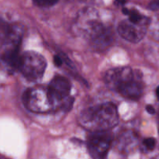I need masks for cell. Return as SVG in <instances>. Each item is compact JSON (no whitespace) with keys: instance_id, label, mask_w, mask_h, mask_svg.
<instances>
[{"instance_id":"cell-3","label":"cell","mask_w":159,"mask_h":159,"mask_svg":"<svg viewBox=\"0 0 159 159\" xmlns=\"http://www.w3.org/2000/svg\"><path fill=\"white\" fill-rule=\"evenodd\" d=\"M47 67L45 57L35 51H26L20 55L19 71L31 82H36L43 76Z\"/></svg>"},{"instance_id":"cell-18","label":"cell","mask_w":159,"mask_h":159,"mask_svg":"<svg viewBox=\"0 0 159 159\" xmlns=\"http://www.w3.org/2000/svg\"><path fill=\"white\" fill-rule=\"evenodd\" d=\"M118 3H121V4H124L125 0H116Z\"/></svg>"},{"instance_id":"cell-7","label":"cell","mask_w":159,"mask_h":159,"mask_svg":"<svg viewBox=\"0 0 159 159\" xmlns=\"http://www.w3.org/2000/svg\"><path fill=\"white\" fill-rule=\"evenodd\" d=\"M137 71L129 67H119L108 70L104 75V82L110 89L118 91V89L135 77Z\"/></svg>"},{"instance_id":"cell-13","label":"cell","mask_w":159,"mask_h":159,"mask_svg":"<svg viewBox=\"0 0 159 159\" xmlns=\"http://www.w3.org/2000/svg\"><path fill=\"white\" fill-rule=\"evenodd\" d=\"M143 144L148 151L154 150L156 146V140L153 138H148L143 140Z\"/></svg>"},{"instance_id":"cell-16","label":"cell","mask_w":159,"mask_h":159,"mask_svg":"<svg viewBox=\"0 0 159 159\" xmlns=\"http://www.w3.org/2000/svg\"><path fill=\"white\" fill-rule=\"evenodd\" d=\"M146 110H147V111L148 113H150V114H154V113H155V110H154V108L152 107V106H151V105L147 106Z\"/></svg>"},{"instance_id":"cell-14","label":"cell","mask_w":159,"mask_h":159,"mask_svg":"<svg viewBox=\"0 0 159 159\" xmlns=\"http://www.w3.org/2000/svg\"><path fill=\"white\" fill-rule=\"evenodd\" d=\"M149 7L153 10L159 9V0H151L149 4Z\"/></svg>"},{"instance_id":"cell-11","label":"cell","mask_w":159,"mask_h":159,"mask_svg":"<svg viewBox=\"0 0 159 159\" xmlns=\"http://www.w3.org/2000/svg\"><path fill=\"white\" fill-rule=\"evenodd\" d=\"M12 25L0 20V49L7 40L11 31Z\"/></svg>"},{"instance_id":"cell-1","label":"cell","mask_w":159,"mask_h":159,"mask_svg":"<svg viewBox=\"0 0 159 159\" xmlns=\"http://www.w3.org/2000/svg\"><path fill=\"white\" fill-rule=\"evenodd\" d=\"M118 121L117 108L113 103L106 102L86 109L80 114V124L92 132L109 130Z\"/></svg>"},{"instance_id":"cell-2","label":"cell","mask_w":159,"mask_h":159,"mask_svg":"<svg viewBox=\"0 0 159 159\" xmlns=\"http://www.w3.org/2000/svg\"><path fill=\"white\" fill-rule=\"evenodd\" d=\"M23 102L28 110L37 113H45L54 110L57 105L51 99L48 87L30 88L23 95Z\"/></svg>"},{"instance_id":"cell-10","label":"cell","mask_w":159,"mask_h":159,"mask_svg":"<svg viewBox=\"0 0 159 159\" xmlns=\"http://www.w3.org/2000/svg\"><path fill=\"white\" fill-rule=\"evenodd\" d=\"M143 85L140 73H137L135 77L122 85L118 89V93L123 97L132 100H137L143 94Z\"/></svg>"},{"instance_id":"cell-12","label":"cell","mask_w":159,"mask_h":159,"mask_svg":"<svg viewBox=\"0 0 159 159\" xmlns=\"http://www.w3.org/2000/svg\"><path fill=\"white\" fill-rule=\"evenodd\" d=\"M58 1L59 0H33L36 6L42 8H48L53 6L58 2Z\"/></svg>"},{"instance_id":"cell-19","label":"cell","mask_w":159,"mask_h":159,"mask_svg":"<svg viewBox=\"0 0 159 159\" xmlns=\"http://www.w3.org/2000/svg\"><path fill=\"white\" fill-rule=\"evenodd\" d=\"M152 159H159V155H157V156L154 157Z\"/></svg>"},{"instance_id":"cell-9","label":"cell","mask_w":159,"mask_h":159,"mask_svg":"<svg viewBox=\"0 0 159 159\" xmlns=\"http://www.w3.org/2000/svg\"><path fill=\"white\" fill-rule=\"evenodd\" d=\"M20 54L19 48H1L0 49V68L8 73L19 71Z\"/></svg>"},{"instance_id":"cell-15","label":"cell","mask_w":159,"mask_h":159,"mask_svg":"<svg viewBox=\"0 0 159 159\" xmlns=\"http://www.w3.org/2000/svg\"><path fill=\"white\" fill-rule=\"evenodd\" d=\"M62 59L61 58L60 56L56 55L54 57V63L56 66H61L62 64Z\"/></svg>"},{"instance_id":"cell-5","label":"cell","mask_w":159,"mask_h":159,"mask_svg":"<svg viewBox=\"0 0 159 159\" xmlns=\"http://www.w3.org/2000/svg\"><path fill=\"white\" fill-rule=\"evenodd\" d=\"M112 141V134L109 130L92 132L88 138L87 148L93 159H104L108 152Z\"/></svg>"},{"instance_id":"cell-8","label":"cell","mask_w":159,"mask_h":159,"mask_svg":"<svg viewBox=\"0 0 159 159\" xmlns=\"http://www.w3.org/2000/svg\"><path fill=\"white\" fill-rule=\"evenodd\" d=\"M48 90L55 104L57 105L61 101L66 99L71 90V84L66 78L57 75L52 79L48 85Z\"/></svg>"},{"instance_id":"cell-17","label":"cell","mask_w":159,"mask_h":159,"mask_svg":"<svg viewBox=\"0 0 159 159\" xmlns=\"http://www.w3.org/2000/svg\"><path fill=\"white\" fill-rule=\"evenodd\" d=\"M156 95H157V97L159 99V86L156 89Z\"/></svg>"},{"instance_id":"cell-6","label":"cell","mask_w":159,"mask_h":159,"mask_svg":"<svg viewBox=\"0 0 159 159\" xmlns=\"http://www.w3.org/2000/svg\"><path fill=\"white\" fill-rule=\"evenodd\" d=\"M89 39L90 44L94 50L103 51L108 48L113 41V34L112 30L98 22L86 34Z\"/></svg>"},{"instance_id":"cell-4","label":"cell","mask_w":159,"mask_h":159,"mask_svg":"<svg viewBox=\"0 0 159 159\" xmlns=\"http://www.w3.org/2000/svg\"><path fill=\"white\" fill-rule=\"evenodd\" d=\"M150 20L144 16L140 20H123L118 26V34L126 40L137 43L143 38L149 26Z\"/></svg>"}]
</instances>
